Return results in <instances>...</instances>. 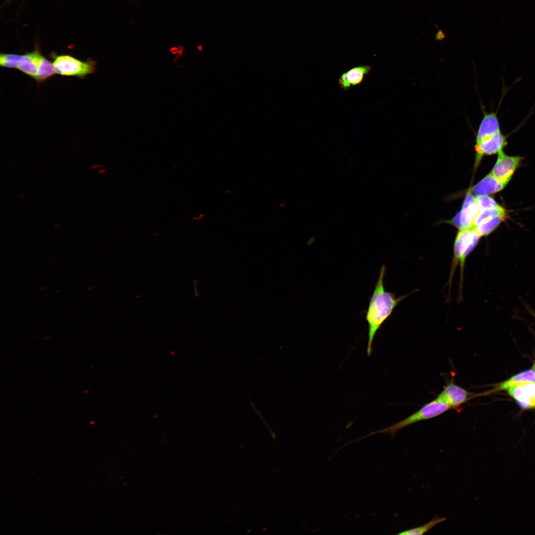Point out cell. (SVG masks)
I'll return each mask as SVG.
<instances>
[{
    "mask_svg": "<svg viewBox=\"0 0 535 535\" xmlns=\"http://www.w3.org/2000/svg\"><path fill=\"white\" fill-rule=\"evenodd\" d=\"M506 137L501 131L476 142L477 159L483 155L498 154L506 145Z\"/></svg>",
    "mask_w": 535,
    "mask_h": 535,
    "instance_id": "9",
    "label": "cell"
},
{
    "mask_svg": "<svg viewBox=\"0 0 535 535\" xmlns=\"http://www.w3.org/2000/svg\"><path fill=\"white\" fill-rule=\"evenodd\" d=\"M532 370L534 372V373L535 374V363H534V365H533V367L532 368Z\"/></svg>",
    "mask_w": 535,
    "mask_h": 535,
    "instance_id": "23",
    "label": "cell"
},
{
    "mask_svg": "<svg viewBox=\"0 0 535 535\" xmlns=\"http://www.w3.org/2000/svg\"><path fill=\"white\" fill-rule=\"evenodd\" d=\"M53 62L43 55L38 70L37 78L35 81L41 83L55 75Z\"/></svg>",
    "mask_w": 535,
    "mask_h": 535,
    "instance_id": "18",
    "label": "cell"
},
{
    "mask_svg": "<svg viewBox=\"0 0 535 535\" xmlns=\"http://www.w3.org/2000/svg\"><path fill=\"white\" fill-rule=\"evenodd\" d=\"M475 203H476V197L471 193H469L465 197L462 207H467Z\"/></svg>",
    "mask_w": 535,
    "mask_h": 535,
    "instance_id": "20",
    "label": "cell"
},
{
    "mask_svg": "<svg viewBox=\"0 0 535 535\" xmlns=\"http://www.w3.org/2000/svg\"><path fill=\"white\" fill-rule=\"evenodd\" d=\"M535 382V374L532 370L526 371L515 375L498 385L495 388L496 390H507L514 385L525 382Z\"/></svg>",
    "mask_w": 535,
    "mask_h": 535,
    "instance_id": "14",
    "label": "cell"
},
{
    "mask_svg": "<svg viewBox=\"0 0 535 535\" xmlns=\"http://www.w3.org/2000/svg\"><path fill=\"white\" fill-rule=\"evenodd\" d=\"M371 70V67L368 65H361L351 68L339 77L338 80L339 87L344 91H348L352 86L361 84Z\"/></svg>",
    "mask_w": 535,
    "mask_h": 535,
    "instance_id": "10",
    "label": "cell"
},
{
    "mask_svg": "<svg viewBox=\"0 0 535 535\" xmlns=\"http://www.w3.org/2000/svg\"><path fill=\"white\" fill-rule=\"evenodd\" d=\"M385 271L386 267L383 265L380 268L366 313V320L368 325L367 348L368 356L371 354L373 341L378 330L391 316L397 305L411 294L397 297L393 293L386 291L384 285Z\"/></svg>",
    "mask_w": 535,
    "mask_h": 535,
    "instance_id": "1",
    "label": "cell"
},
{
    "mask_svg": "<svg viewBox=\"0 0 535 535\" xmlns=\"http://www.w3.org/2000/svg\"><path fill=\"white\" fill-rule=\"evenodd\" d=\"M505 210L500 206L488 209L480 210L475 216L470 228H475L482 221L492 217L506 216Z\"/></svg>",
    "mask_w": 535,
    "mask_h": 535,
    "instance_id": "15",
    "label": "cell"
},
{
    "mask_svg": "<svg viewBox=\"0 0 535 535\" xmlns=\"http://www.w3.org/2000/svg\"><path fill=\"white\" fill-rule=\"evenodd\" d=\"M527 309L529 310V312L531 313L533 317L535 319V312L530 308H528Z\"/></svg>",
    "mask_w": 535,
    "mask_h": 535,
    "instance_id": "22",
    "label": "cell"
},
{
    "mask_svg": "<svg viewBox=\"0 0 535 535\" xmlns=\"http://www.w3.org/2000/svg\"><path fill=\"white\" fill-rule=\"evenodd\" d=\"M507 390L522 407L526 409L535 408V382L514 385Z\"/></svg>",
    "mask_w": 535,
    "mask_h": 535,
    "instance_id": "8",
    "label": "cell"
},
{
    "mask_svg": "<svg viewBox=\"0 0 535 535\" xmlns=\"http://www.w3.org/2000/svg\"><path fill=\"white\" fill-rule=\"evenodd\" d=\"M480 209L477 204L462 207L461 210L451 220V223L459 230L469 228Z\"/></svg>",
    "mask_w": 535,
    "mask_h": 535,
    "instance_id": "13",
    "label": "cell"
},
{
    "mask_svg": "<svg viewBox=\"0 0 535 535\" xmlns=\"http://www.w3.org/2000/svg\"><path fill=\"white\" fill-rule=\"evenodd\" d=\"M506 216H497L488 218L479 224L475 229L481 237L492 232L503 221Z\"/></svg>",
    "mask_w": 535,
    "mask_h": 535,
    "instance_id": "16",
    "label": "cell"
},
{
    "mask_svg": "<svg viewBox=\"0 0 535 535\" xmlns=\"http://www.w3.org/2000/svg\"><path fill=\"white\" fill-rule=\"evenodd\" d=\"M450 409L451 408L446 404L435 398L434 400L425 404L419 410L405 419L386 428L377 431H372L357 440L349 442L348 444L362 440L366 437L379 433L389 434L393 438L395 434L398 430L415 423L437 417Z\"/></svg>",
    "mask_w": 535,
    "mask_h": 535,
    "instance_id": "3",
    "label": "cell"
},
{
    "mask_svg": "<svg viewBox=\"0 0 535 535\" xmlns=\"http://www.w3.org/2000/svg\"><path fill=\"white\" fill-rule=\"evenodd\" d=\"M507 183L497 180L490 173L475 185L472 191L476 196H488L502 190Z\"/></svg>",
    "mask_w": 535,
    "mask_h": 535,
    "instance_id": "12",
    "label": "cell"
},
{
    "mask_svg": "<svg viewBox=\"0 0 535 535\" xmlns=\"http://www.w3.org/2000/svg\"><path fill=\"white\" fill-rule=\"evenodd\" d=\"M483 116L477 133L476 142L501 131L496 113L486 112L483 110Z\"/></svg>",
    "mask_w": 535,
    "mask_h": 535,
    "instance_id": "11",
    "label": "cell"
},
{
    "mask_svg": "<svg viewBox=\"0 0 535 535\" xmlns=\"http://www.w3.org/2000/svg\"><path fill=\"white\" fill-rule=\"evenodd\" d=\"M42 56L38 49L24 54L1 53L0 65L2 67L17 69L36 80Z\"/></svg>",
    "mask_w": 535,
    "mask_h": 535,
    "instance_id": "5",
    "label": "cell"
},
{
    "mask_svg": "<svg viewBox=\"0 0 535 535\" xmlns=\"http://www.w3.org/2000/svg\"><path fill=\"white\" fill-rule=\"evenodd\" d=\"M51 57L56 74L84 79L96 72L97 63L92 59L83 61L69 54L57 55L55 54H52Z\"/></svg>",
    "mask_w": 535,
    "mask_h": 535,
    "instance_id": "4",
    "label": "cell"
},
{
    "mask_svg": "<svg viewBox=\"0 0 535 535\" xmlns=\"http://www.w3.org/2000/svg\"><path fill=\"white\" fill-rule=\"evenodd\" d=\"M496 162L490 173L498 181L508 183L522 158L506 155L501 150L498 154Z\"/></svg>",
    "mask_w": 535,
    "mask_h": 535,
    "instance_id": "6",
    "label": "cell"
},
{
    "mask_svg": "<svg viewBox=\"0 0 535 535\" xmlns=\"http://www.w3.org/2000/svg\"><path fill=\"white\" fill-rule=\"evenodd\" d=\"M476 204L480 210L494 208L499 206L493 198L487 196H476Z\"/></svg>",
    "mask_w": 535,
    "mask_h": 535,
    "instance_id": "19",
    "label": "cell"
},
{
    "mask_svg": "<svg viewBox=\"0 0 535 535\" xmlns=\"http://www.w3.org/2000/svg\"><path fill=\"white\" fill-rule=\"evenodd\" d=\"M438 31L435 34V39L436 40H442L445 38V34L444 32L440 29L437 27Z\"/></svg>",
    "mask_w": 535,
    "mask_h": 535,
    "instance_id": "21",
    "label": "cell"
},
{
    "mask_svg": "<svg viewBox=\"0 0 535 535\" xmlns=\"http://www.w3.org/2000/svg\"><path fill=\"white\" fill-rule=\"evenodd\" d=\"M473 395L454 383L452 379L436 398L446 404L450 408L457 409L471 399L474 396Z\"/></svg>",
    "mask_w": 535,
    "mask_h": 535,
    "instance_id": "7",
    "label": "cell"
},
{
    "mask_svg": "<svg viewBox=\"0 0 535 535\" xmlns=\"http://www.w3.org/2000/svg\"><path fill=\"white\" fill-rule=\"evenodd\" d=\"M481 237L480 235L475 229L470 228L459 230L456 236L454 244L453 257L448 283H450L449 286H450L455 269L458 263H459L460 267L459 290L461 291V294L462 293L461 291L463 287L465 260L476 247Z\"/></svg>",
    "mask_w": 535,
    "mask_h": 535,
    "instance_id": "2",
    "label": "cell"
},
{
    "mask_svg": "<svg viewBox=\"0 0 535 535\" xmlns=\"http://www.w3.org/2000/svg\"><path fill=\"white\" fill-rule=\"evenodd\" d=\"M446 520V518L441 517L439 516H434L432 519L426 524L412 528L409 530L403 531L398 534L399 535H422L430 530L436 525L443 522Z\"/></svg>",
    "mask_w": 535,
    "mask_h": 535,
    "instance_id": "17",
    "label": "cell"
}]
</instances>
